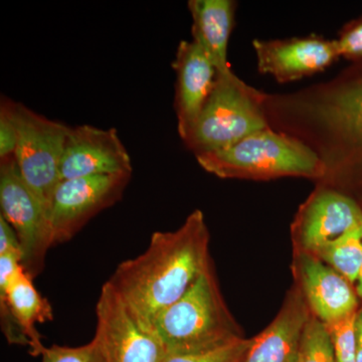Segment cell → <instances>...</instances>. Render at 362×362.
Returning <instances> with one entry per match:
<instances>
[{
	"label": "cell",
	"mask_w": 362,
	"mask_h": 362,
	"mask_svg": "<svg viewBox=\"0 0 362 362\" xmlns=\"http://www.w3.org/2000/svg\"><path fill=\"white\" fill-rule=\"evenodd\" d=\"M263 108L272 129L303 142L322 162L317 185L362 199V58L327 82L264 92Z\"/></svg>",
	"instance_id": "cell-1"
},
{
	"label": "cell",
	"mask_w": 362,
	"mask_h": 362,
	"mask_svg": "<svg viewBox=\"0 0 362 362\" xmlns=\"http://www.w3.org/2000/svg\"><path fill=\"white\" fill-rule=\"evenodd\" d=\"M209 245L206 218L195 209L177 230L154 233L145 252L119 264L108 282L153 328L157 316L211 266Z\"/></svg>",
	"instance_id": "cell-2"
},
{
	"label": "cell",
	"mask_w": 362,
	"mask_h": 362,
	"mask_svg": "<svg viewBox=\"0 0 362 362\" xmlns=\"http://www.w3.org/2000/svg\"><path fill=\"white\" fill-rule=\"evenodd\" d=\"M153 328L171 356L206 354L244 338L221 295L213 264L157 316Z\"/></svg>",
	"instance_id": "cell-3"
},
{
	"label": "cell",
	"mask_w": 362,
	"mask_h": 362,
	"mask_svg": "<svg viewBox=\"0 0 362 362\" xmlns=\"http://www.w3.org/2000/svg\"><path fill=\"white\" fill-rule=\"evenodd\" d=\"M199 166L223 180L266 181L303 177L319 182L322 162L313 150L292 136L266 128L228 148L195 156Z\"/></svg>",
	"instance_id": "cell-4"
},
{
	"label": "cell",
	"mask_w": 362,
	"mask_h": 362,
	"mask_svg": "<svg viewBox=\"0 0 362 362\" xmlns=\"http://www.w3.org/2000/svg\"><path fill=\"white\" fill-rule=\"evenodd\" d=\"M264 92L243 82L233 71L218 74L185 144L197 154L228 148L258 131L270 127L263 108Z\"/></svg>",
	"instance_id": "cell-5"
},
{
	"label": "cell",
	"mask_w": 362,
	"mask_h": 362,
	"mask_svg": "<svg viewBox=\"0 0 362 362\" xmlns=\"http://www.w3.org/2000/svg\"><path fill=\"white\" fill-rule=\"evenodd\" d=\"M2 100L18 132L14 160L21 177L49 213L52 194L61 181L59 166L71 127L40 115L20 102L6 97Z\"/></svg>",
	"instance_id": "cell-6"
},
{
	"label": "cell",
	"mask_w": 362,
	"mask_h": 362,
	"mask_svg": "<svg viewBox=\"0 0 362 362\" xmlns=\"http://www.w3.org/2000/svg\"><path fill=\"white\" fill-rule=\"evenodd\" d=\"M94 339L108 362H162L165 347L153 328L141 320L107 281L96 305Z\"/></svg>",
	"instance_id": "cell-7"
},
{
	"label": "cell",
	"mask_w": 362,
	"mask_h": 362,
	"mask_svg": "<svg viewBox=\"0 0 362 362\" xmlns=\"http://www.w3.org/2000/svg\"><path fill=\"white\" fill-rule=\"evenodd\" d=\"M16 252L0 254V322L9 344L30 349L33 356L45 349L35 326L54 319L52 305L37 291Z\"/></svg>",
	"instance_id": "cell-8"
},
{
	"label": "cell",
	"mask_w": 362,
	"mask_h": 362,
	"mask_svg": "<svg viewBox=\"0 0 362 362\" xmlns=\"http://www.w3.org/2000/svg\"><path fill=\"white\" fill-rule=\"evenodd\" d=\"M0 216L18 235L23 270L37 277L52 247L49 213L26 185L14 158L0 161Z\"/></svg>",
	"instance_id": "cell-9"
},
{
	"label": "cell",
	"mask_w": 362,
	"mask_h": 362,
	"mask_svg": "<svg viewBox=\"0 0 362 362\" xmlns=\"http://www.w3.org/2000/svg\"><path fill=\"white\" fill-rule=\"evenodd\" d=\"M132 175H94L59 181L52 194V247L73 239L95 216L122 199Z\"/></svg>",
	"instance_id": "cell-10"
},
{
	"label": "cell",
	"mask_w": 362,
	"mask_h": 362,
	"mask_svg": "<svg viewBox=\"0 0 362 362\" xmlns=\"http://www.w3.org/2000/svg\"><path fill=\"white\" fill-rule=\"evenodd\" d=\"M361 226L362 199L317 185L293 221V246L298 251L314 252Z\"/></svg>",
	"instance_id": "cell-11"
},
{
	"label": "cell",
	"mask_w": 362,
	"mask_h": 362,
	"mask_svg": "<svg viewBox=\"0 0 362 362\" xmlns=\"http://www.w3.org/2000/svg\"><path fill=\"white\" fill-rule=\"evenodd\" d=\"M259 73L271 75L278 83H290L325 71L340 59L335 40L323 35L283 40H255Z\"/></svg>",
	"instance_id": "cell-12"
},
{
	"label": "cell",
	"mask_w": 362,
	"mask_h": 362,
	"mask_svg": "<svg viewBox=\"0 0 362 362\" xmlns=\"http://www.w3.org/2000/svg\"><path fill=\"white\" fill-rule=\"evenodd\" d=\"M132 173L129 153L116 129L88 124L71 127L59 166L61 180Z\"/></svg>",
	"instance_id": "cell-13"
},
{
	"label": "cell",
	"mask_w": 362,
	"mask_h": 362,
	"mask_svg": "<svg viewBox=\"0 0 362 362\" xmlns=\"http://www.w3.org/2000/svg\"><path fill=\"white\" fill-rule=\"evenodd\" d=\"M292 273L312 314L324 324L359 310L354 284L313 254L294 250Z\"/></svg>",
	"instance_id": "cell-14"
},
{
	"label": "cell",
	"mask_w": 362,
	"mask_h": 362,
	"mask_svg": "<svg viewBox=\"0 0 362 362\" xmlns=\"http://www.w3.org/2000/svg\"><path fill=\"white\" fill-rule=\"evenodd\" d=\"M173 68L176 75L175 110L177 130L185 142L213 92L218 71L194 40L180 42Z\"/></svg>",
	"instance_id": "cell-15"
},
{
	"label": "cell",
	"mask_w": 362,
	"mask_h": 362,
	"mask_svg": "<svg viewBox=\"0 0 362 362\" xmlns=\"http://www.w3.org/2000/svg\"><path fill=\"white\" fill-rule=\"evenodd\" d=\"M311 314L303 294L296 285L293 286L270 325L252 338L245 362H297Z\"/></svg>",
	"instance_id": "cell-16"
},
{
	"label": "cell",
	"mask_w": 362,
	"mask_h": 362,
	"mask_svg": "<svg viewBox=\"0 0 362 362\" xmlns=\"http://www.w3.org/2000/svg\"><path fill=\"white\" fill-rule=\"evenodd\" d=\"M192 40L201 45L218 74L232 71L228 45L235 25L237 2L233 0H189Z\"/></svg>",
	"instance_id": "cell-17"
},
{
	"label": "cell",
	"mask_w": 362,
	"mask_h": 362,
	"mask_svg": "<svg viewBox=\"0 0 362 362\" xmlns=\"http://www.w3.org/2000/svg\"><path fill=\"white\" fill-rule=\"evenodd\" d=\"M310 254L332 267L354 284L362 265V226Z\"/></svg>",
	"instance_id": "cell-18"
},
{
	"label": "cell",
	"mask_w": 362,
	"mask_h": 362,
	"mask_svg": "<svg viewBox=\"0 0 362 362\" xmlns=\"http://www.w3.org/2000/svg\"><path fill=\"white\" fill-rule=\"evenodd\" d=\"M297 362H337L329 332L313 314L305 326Z\"/></svg>",
	"instance_id": "cell-19"
},
{
	"label": "cell",
	"mask_w": 362,
	"mask_h": 362,
	"mask_svg": "<svg viewBox=\"0 0 362 362\" xmlns=\"http://www.w3.org/2000/svg\"><path fill=\"white\" fill-rule=\"evenodd\" d=\"M357 314L358 311L334 322L325 324L337 362H356Z\"/></svg>",
	"instance_id": "cell-20"
},
{
	"label": "cell",
	"mask_w": 362,
	"mask_h": 362,
	"mask_svg": "<svg viewBox=\"0 0 362 362\" xmlns=\"http://www.w3.org/2000/svg\"><path fill=\"white\" fill-rule=\"evenodd\" d=\"M42 362H108L96 340L77 347L54 344L45 347Z\"/></svg>",
	"instance_id": "cell-21"
},
{
	"label": "cell",
	"mask_w": 362,
	"mask_h": 362,
	"mask_svg": "<svg viewBox=\"0 0 362 362\" xmlns=\"http://www.w3.org/2000/svg\"><path fill=\"white\" fill-rule=\"evenodd\" d=\"M252 339L243 338L239 341L201 354H188V356H171L168 354L162 362H245L251 349Z\"/></svg>",
	"instance_id": "cell-22"
},
{
	"label": "cell",
	"mask_w": 362,
	"mask_h": 362,
	"mask_svg": "<svg viewBox=\"0 0 362 362\" xmlns=\"http://www.w3.org/2000/svg\"><path fill=\"white\" fill-rule=\"evenodd\" d=\"M335 42L340 58L349 62L362 58V14L343 25Z\"/></svg>",
	"instance_id": "cell-23"
},
{
	"label": "cell",
	"mask_w": 362,
	"mask_h": 362,
	"mask_svg": "<svg viewBox=\"0 0 362 362\" xmlns=\"http://www.w3.org/2000/svg\"><path fill=\"white\" fill-rule=\"evenodd\" d=\"M18 132L16 124L6 102L1 99L0 105V161L14 158Z\"/></svg>",
	"instance_id": "cell-24"
},
{
	"label": "cell",
	"mask_w": 362,
	"mask_h": 362,
	"mask_svg": "<svg viewBox=\"0 0 362 362\" xmlns=\"http://www.w3.org/2000/svg\"><path fill=\"white\" fill-rule=\"evenodd\" d=\"M357 349L356 362H362V307L357 314Z\"/></svg>",
	"instance_id": "cell-25"
},
{
	"label": "cell",
	"mask_w": 362,
	"mask_h": 362,
	"mask_svg": "<svg viewBox=\"0 0 362 362\" xmlns=\"http://www.w3.org/2000/svg\"><path fill=\"white\" fill-rule=\"evenodd\" d=\"M357 295L358 297L362 298V265L361 272H359L358 278H357V285L356 287Z\"/></svg>",
	"instance_id": "cell-26"
}]
</instances>
